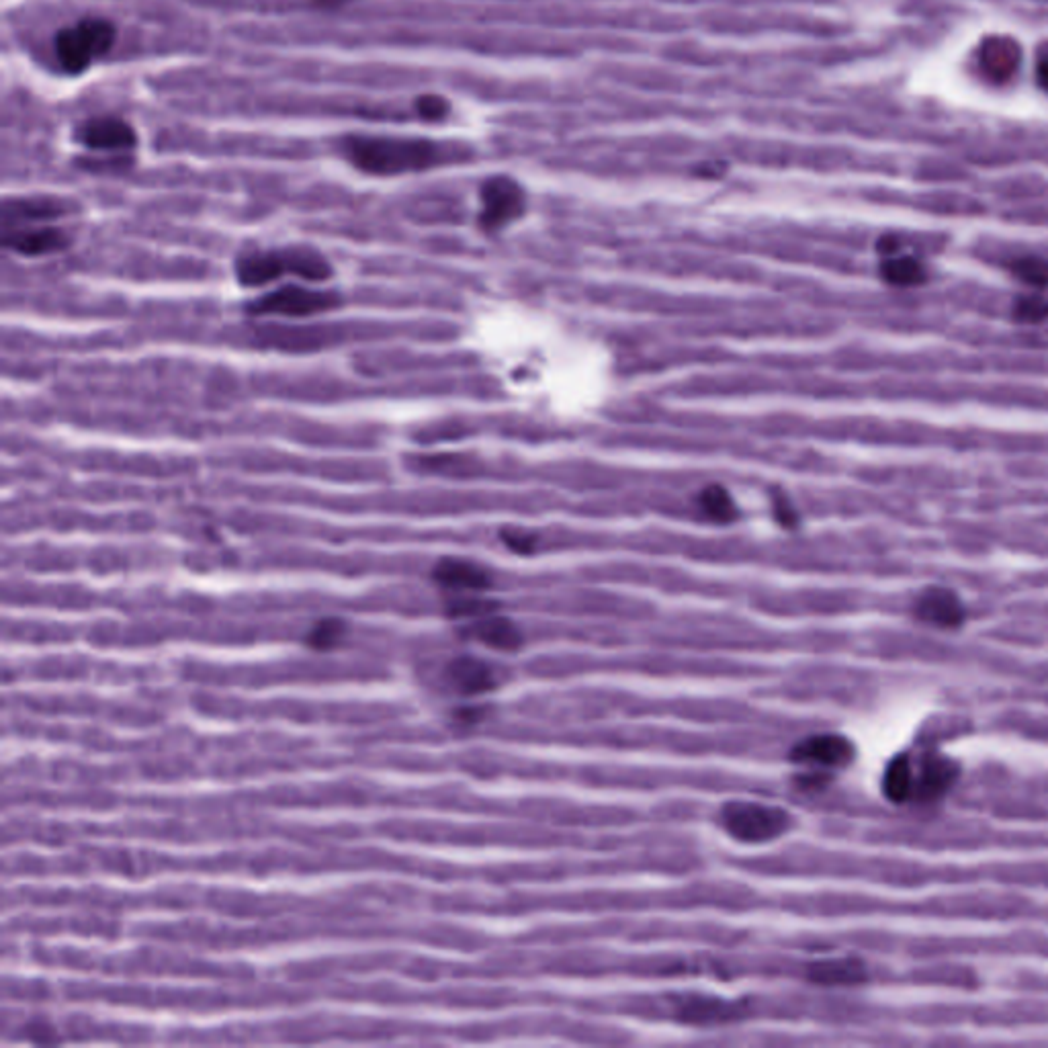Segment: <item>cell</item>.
<instances>
[{
    "mask_svg": "<svg viewBox=\"0 0 1048 1048\" xmlns=\"http://www.w3.org/2000/svg\"><path fill=\"white\" fill-rule=\"evenodd\" d=\"M881 275L889 285L895 287H915L926 281V269L922 262L909 254L899 252L885 256L881 265Z\"/></svg>",
    "mask_w": 1048,
    "mask_h": 1048,
    "instance_id": "ac0fdd59",
    "label": "cell"
},
{
    "mask_svg": "<svg viewBox=\"0 0 1048 1048\" xmlns=\"http://www.w3.org/2000/svg\"><path fill=\"white\" fill-rule=\"evenodd\" d=\"M1042 72H1046V76H1042V82L1048 86V62L1042 64Z\"/></svg>",
    "mask_w": 1048,
    "mask_h": 1048,
    "instance_id": "4316f807",
    "label": "cell"
},
{
    "mask_svg": "<svg viewBox=\"0 0 1048 1048\" xmlns=\"http://www.w3.org/2000/svg\"><path fill=\"white\" fill-rule=\"evenodd\" d=\"M283 256H285V267L289 273L301 275L312 281H324L330 277L328 262L310 248H289V250H283Z\"/></svg>",
    "mask_w": 1048,
    "mask_h": 1048,
    "instance_id": "d6986e66",
    "label": "cell"
},
{
    "mask_svg": "<svg viewBox=\"0 0 1048 1048\" xmlns=\"http://www.w3.org/2000/svg\"><path fill=\"white\" fill-rule=\"evenodd\" d=\"M721 819L729 836L748 844L776 840L786 832V827L791 823V817L782 809L754 801L729 803L723 809Z\"/></svg>",
    "mask_w": 1048,
    "mask_h": 1048,
    "instance_id": "277c9868",
    "label": "cell"
},
{
    "mask_svg": "<svg viewBox=\"0 0 1048 1048\" xmlns=\"http://www.w3.org/2000/svg\"><path fill=\"white\" fill-rule=\"evenodd\" d=\"M453 686L465 694H482L496 686L494 670L475 658H459L449 668Z\"/></svg>",
    "mask_w": 1048,
    "mask_h": 1048,
    "instance_id": "9a60e30c",
    "label": "cell"
},
{
    "mask_svg": "<svg viewBox=\"0 0 1048 1048\" xmlns=\"http://www.w3.org/2000/svg\"><path fill=\"white\" fill-rule=\"evenodd\" d=\"M915 617L940 629H952L965 621V606L948 588H928L915 600Z\"/></svg>",
    "mask_w": 1048,
    "mask_h": 1048,
    "instance_id": "9c48e42d",
    "label": "cell"
},
{
    "mask_svg": "<svg viewBox=\"0 0 1048 1048\" xmlns=\"http://www.w3.org/2000/svg\"><path fill=\"white\" fill-rule=\"evenodd\" d=\"M66 234L54 226H23L5 230V246L27 256L50 254L66 248Z\"/></svg>",
    "mask_w": 1048,
    "mask_h": 1048,
    "instance_id": "7c38bea8",
    "label": "cell"
},
{
    "mask_svg": "<svg viewBox=\"0 0 1048 1048\" xmlns=\"http://www.w3.org/2000/svg\"><path fill=\"white\" fill-rule=\"evenodd\" d=\"M701 510L715 522H729L735 516V504L731 494L721 486H709L698 498Z\"/></svg>",
    "mask_w": 1048,
    "mask_h": 1048,
    "instance_id": "ffe728a7",
    "label": "cell"
},
{
    "mask_svg": "<svg viewBox=\"0 0 1048 1048\" xmlns=\"http://www.w3.org/2000/svg\"><path fill=\"white\" fill-rule=\"evenodd\" d=\"M809 977L819 985H858L866 979V969L856 958H829L815 963Z\"/></svg>",
    "mask_w": 1048,
    "mask_h": 1048,
    "instance_id": "2e32d148",
    "label": "cell"
},
{
    "mask_svg": "<svg viewBox=\"0 0 1048 1048\" xmlns=\"http://www.w3.org/2000/svg\"><path fill=\"white\" fill-rule=\"evenodd\" d=\"M287 271L285 267V256L283 252H252L244 254L238 265L236 275L242 285L256 287V285H267L281 277Z\"/></svg>",
    "mask_w": 1048,
    "mask_h": 1048,
    "instance_id": "4fadbf2b",
    "label": "cell"
},
{
    "mask_svg": "<svg viewBox=\"0 0 1048 1048\" xmlns=\"http://www.w3.org/2000/svg\"><path fill=\"white\" fill-rule=\"evenodd\" d=\"M678 1016L690 1024H721L739 1016V1008L719 997H692L684 999Z\"/></svg>",
    "mask_w": 1048,
    "mask_h": 1048,
    "instance_id": "5bb4252c",
    "label": "cell"
},
{
    "mask_svg": "<svg viewBox=\"0 0 1048 1048\" xmlns=\"http://www.w3.org/2000/svg\"><path fill=\"white\" fill-rule=\"evenodd\" d=\"M344 635V623L338 619L320 621L310 633V645L316 649H332Z\"/></svg>",
    "mask_w": 1048,
    "mask_h": 1048,
    "instance_id": "603a6c76",
    "label": "cell"
},
{
    "mask_svg": "<svg viewBox=\"0 0 1048 1048\" xmlns=\"http://www.w3.org/2000/svg\"><path fill=\"white\" fill-rule=\"evenodd\" d=\"M66 207L62 201L52 197H29V199H11L3 207V224L5 230L37 226L56 220L64 215Z\"/></svg>",
    "mask_w": 1048,
    "mask_h": 1048,
    "instance_id": "8fae6325",
    "label": "cell"
},
{
    "mask_svg": "<svg viewBox=\"0 0 1048 1048\" xmlns=\"http://www.w3.org/2000/svg\"><path fill=\"white\" fill-rule=\"evenodd\" d=\"M418 113L424 117V119H430V121H436V119H443L447 115V101L443 97H436V95H428V97H420L418 103Z\"/></svg>",
    "mask_w": 1048,
    "mask_h": 1048,
    "instance_id": "cb8c5ba5",
    "label": "cell"
},
{
    "mask_svg": "<svg viewBox=\"0 0 1048 1048\" xmlns=\"http://www.w3.org/2000/svg\"><path fill=\"white\" fill-rule=\"evenodd\" d=\"M115 41V27L105 19H82L56 37V56L70 74H80L105 56Z\"/></svg>",
    "mask_w": 1048,
    "mask_h": 1048,
    "instance_id": "3957f363",
    "label": "cell"
},
{
    "mask_svg": "<svg viewBox=\"0 0 1048 1048\" xmlns=\"http://www.w3.org/2000/svg\"><path fill=\"white\" fill-rule=\"evenodd\" d=\"M344 154L359 170L389 177L432 166L439 160L441 150L434 142L414 138L353 136L344 142Z\"/></svg>",
    "mask_w": 1048,
    "mask_h": 1048,
    "instance_id": "7a4b0ae2",
    "label": "cell"
},
{
    "mask_svg": "<svg viewBox=\"0 0 1048 1048\" xmlns=\"http://www.w3.org/2000/svg\"><path fill=\"white\" fill-rule=\"evenodd\" d=\"M78 142L91 150L115 152L136 146V131L117 117H95L78 129Z\"/></svg>",
    "mask_w": 1048,
    "mask_h": 1048,
    "instance_id": "ba28073f",
    "label": "cell"
},
{
    "mask_svg": "<svg viewBox=\"0 0 1048 1048\" xmlns=\"http://www.w3.org/2000/svg\"><path fill=\"white\" fill-rule=\"evenodd\" d=\"M776 520L780 524H784V527H793V524L797 522L795 508L789 502H786L784 498H776Z\"/></svg>",
    "mask_w": 1048,
    "mask_h": 1048,
    "instance_id": "d4e9b609",
    "label": "cell"
},
{
    "mask_svg": "<svg viewBox=\"0 0 1048 1048\" xmlns=\"http://www.w3.org/2000/svg\"><path fill=\"white\" fill-rule=\"evenodd\" d=\"M482 211H479V224L484 230L496 232L514 224L524 211V191L522 187L508 177H494L482 187Z\"/></svg>",
    "mask_w": 1048,
    "mask_h": 1048,
    "instance_id": "8992f818",
    "label": "cell"
},
{
    "mask_svg": "<svg viewBox=\"0 0 1048 1048\" xmlns=\"http://www.w3.org/2000/svg\"><path fill=\"white\" fill-rule=\"evenodd\" d=\"M956 766L938 754H899L889 762L883 791L893 803H934L950 791Z\"/></svg>",
    "mask_w": 1048,
    "mask_h": 1048,
    "instance_id": "6da1fadb",
    "label": "cell"
},
{
    "mask_svg": "<svg viewBox=\"0 0 1048 1048\" xmlns=\"http://www.w3.org/2000/svg\"><path fill=\"white\" fill-rule=\"evenodd\" d=\"M791 758L811 772H834L854 760V746L844 735L821 733L801 741Z\"/></svg>",
    "mask_w": 1048,
    "mask_h": 1048,
    "instance_id": "52a82bcc",
    "label": "cell"
},
{
    "mask_svg": "<svg viewBox=\"0 0 1048 1048\" xmlns=\"http://www.w3.org/2000/svg\"><path fill=\"white\" fill-rule=\"evenodd\" d=\"M340 297L330 291H316L303 287H283L250 303V314L258 316H316L338 308Z\"/></svg>",
    "mask_w": 1048,
    "mask_h": 1048,
    "instance_id": "5b68a950",
    "label": "cell"
},
{
    "mask_svg": "<svg viewBox=\"0 0 1048 1048\" xmlns=\"http://www.w3.org/2000/svg\"><path fill=\"white\" fill-rule=\"evenodd\" d=\"M1014 275L1024 281L1026 285H1032L1036 289H1044L1048 285V262L1036 256L1020 258L1014 265Z\"/></svg>",
    "mask_w": 1048,
    "mask_h": 1048,
    "instance_id": "7402d4cb",
    "label": "cell"
},
{
    "mask_svg": "<svg viewBox=\"0 0 1048 1048\" xmlns=\"http://www.w3.org/2000/svg\"><path fill=\"white\" fill-rule=\"evenodd\" d=\"M1014 318L1022 324H1040L1048 320V299L1042 295H1024L1014 305Z\"/></svg>",
    "mask_w": 1048,
    "mask_h": 1048,
    "instance_id": "44dd1931",
    "label": "cell"
},
{
    "mask_svg": "<svg viewBox=\"0 0 1048 1048\" xmlns=\"http://www.w3.org/2000/svg\"><path fill=\"white\" fill-rule=\"evenodd\" d=\"M473 633L477 635L479 641H484L486 645L494 649H502V651H512L522 641L518 627L510 619L500 617V615H488V613L473 623Z\"/></svg>",
    "mask_w": 1048,
    "mask_h": 1048,
    "instance_id": "e0dca14e",
    "label": "cell"
},
{
    "mask_svg": "<svg viewBox=\"0 0 1048 1048\" xmlns=\"http://www.w3.org/2000/svg\"><path fill=\"white\" fill-rule=\"evenodd\" d=\"M506 543H508L514 551H533V547H535L533 537L527 535V533H522V531L508 533V535H506Z\"/></svg>",
    "mask_w": 1048,
    "mask_h": 1048,
    "instance_id": "484cf974",
    "label": "cell"
},
{
    "mask_svg": "<svg viewBox=\"0 0 1048 1048\" xmlns=\"http://www.w3.org/2000/svg\"><path fill=\"white\" fill-rule=\"evenodd\" d=\"M434 580L455 592H484L492 586V576L484 565L469 559L449 557L434 567Z\"/></svg>",
    "mask_w": 1048,
    "mask_h": 1048,
    "instance_id": "30bf717a",
    "label": "cell"
}]
</instances>
